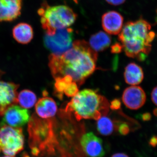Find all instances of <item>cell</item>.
<instances>
[{
	"label": "cell",
	"instance_id": "6da1fadb",
	"mask_svg": "<svg viewBox=\"0 0 157 157\" xmlns=\"http://www.w3.org/2000/svg\"><path fill=\"white\" fill-rule=\"evenodd\" d=\"M98 55L84 40H76L61 55L49 57L51 72L55 78L69 75L80 86L96 69Z\"/></svg>",
	"mask_w": 157,
	"mask_h": 157
},
{
	"label": "cell",
	"instance_id": "7a4b0ae2",
	"mask_svg": "<svg viewBox=\"0 0 157 157\" xmlns=\"http://www.w3.org/2000/svg\"><path fill=\"white\" fill-rule=\"evenodd\" d=\"M151 25L140 18L125 24L119 35V40L127 56L143 61L150 52L155 37Z\"/></svg>",
	"mask_w": 157,
	"mask_h": 157
},
{
	"label": "cell",
	"instance_id": "3957f363",
	"mask_svg": "<svg viewBox=\"0 0 157 157\" xmlns=\"http://www.w3.org/2000/svg\"><path fill=\"white\" fill-rule=\"evenodd\" d=\"M109 102L97 91L84 89L78 92L66 106L65 111L73 114L77 121L98 120L109 111Z\"/></svg>",
	"mask_w": 157,
	"mask_h": 157
},
{
	"label": "cell",
	"instance_id": "277c9868",
	"mask_svg": "<svg viewBox=\"0 0 157 157\" xmlns=\"http://www.w3.org/2000/svg\"><path fill=\"white\" fill-rule=\"evenodd\" d=\"M54 123L50 119H42L36 114L29 121V144L34 156L42 157L54 152L56 138Z\"/></svg>",
	"mask_w": 157,
	"mask_h": 157
},
{
	"label": "cell",
	"instance_id": "5b68a950",
	"mask_svg": "<svg viewBox=\"0 0 157 157\" xmlns=\"http://www.w3.org/2000/svg\"><path fill=\"white\" fill-rule=\"evenodd\" d=\"M42 28L46 34L52 35L57 30L67 28L75 22L77 14L66 6H50L43 3L38 11Z\"/></svg>",
	"mask_w": 157,
	"mask_h": 157
},
{
	"label": "cell",
	"instance_id": "8992f818",
	"mask_svg": "<svg viewBox=\"0 0 157 157\" xmlns=\"http://www.w3.org/2000/svg\"><path fill=\"white\" fill-rule=\"evenodd\" d=\"M0 128V152L6 155H15L23 149L24 136L21 128L8 125Z\"/></svg>",
	"mask_w": 157,
	"mask_h": 157
},
{
	"label": "cell",
	"instance_id": "52a82bcc",
	"mask_svg": "<svg viewBox=\"0 0 157 157\" xmlns=\"http://www.w3.org/2000/svg\"><path fill=\"white\" fill-rule=\"evenodd\" d=\"M73 38V29L67 28L57 30L53 35L45 34L43 40L45 47L52 54L61 55L71 48Z\"/></svg>",
	"mask_w": 157,
	"mask_h": 157
},
{
	"label": "cell",
	"instance_id": "ba28073f",
	"mask_svg": "<svg viewBox=\"0 0 157 157\" xmlns=\"http://www.w3.org/2000/svg\"><path fill=\"white\" fill-rule=\"evenodd\" d=\"M30 117L29 110L15 104L8 108L5 113L0 126L8 125L21 128L28 122Z\"/></svg>",
	"mask_w": 157,
	"mask_h": 157
},
{
	"label": "cell",
	"instance_id": "9c48e42d",
	"mask_svg": "<svg viewBox=\"0 0 157 157\" xmlns=\"http://www.w3.org/2000/svg\"><path fill=\"white\" fill-rule=\"evenodd\" d=\"M19 87V84L14 82L0 81V116L9 107L17 104Z\"/></svg>",
	"mask_w": 157,
	"mask_h": 157
},
{
	"label": "cell",
	"instance_id": "30bf717a",
	"mask_svg": "<svg viewBox=\"0 0 157 157\" xmlns=\"http://www.w3.org/2000/svg\"><path fill=\"white\" fill-rule=\"evenodd\" d=\"M122 100L128 108L136 110L141 108L145 104L146 94L140 86H133L124 90L123 94Z\"/></svg>",
	"mask_w": 157,
	"mask_h": 157
},
{
	"label": "cell",
	"instance_id": "8fae6325",
	"mask_svg": "<svg viewBox=\"0 0 157 157\" xmlns=\"http://www.w3.org/2000/svg\"><path fill=\"white\" fill-rule=\"evenodd\" d=\"M80 143L83 151L90 157H103L105 155L103 142L93 132H89L82 137Z\"/></svg>",
	"mask_w": 157,
	"mask_h": 157
},
{
	"label": "cell",
	"instance_id": "7c38bea8",
	"mask_svg": "<svg viewBox=\"0 0 157 157\" xmlns=\"http://www.w3.org/2000/svg\"><path fill=\"white\" fill-rule=\"evenodd\" d=\"M22 0H0V22H11L21 14Z\"/></svg>",
	"mask_w": 157,
	"mask_h": 157
},
{
	"label": "cell",
	"instance_id": "4fadbf2b",
	"mask_svg": "<svg viewBox=\"0 0 157 157\" xmlns=\"http://www.w3.org/2000/svg\"><path fill=\"white\" fill-rule=\"evenodd\" d=\"M124 18L117 11H107L102 17V25L107 33L116 35L120 33L123 29Z\"/></svg>",
	"mask_w": 157,
	"mask_h": 157
},
{
	"label": "cell",
	"instance_id": "5bb4252c",
	"mask_svg": "<svg viewBox=\"0 0 157 157\" xmlns=\"http://www.w3.org/2000/svg\"><path fill=\"white\" fill-rule=\"evenodd\" d=\"M35 109L39 117L42 119H49L56 114L57 107L53 99L45 97L39 99L36 104Z\"/></svg>",
	"mask_w": 157,
	"mask_h": 157
},
{
	"label": "cell",
	"instance_id": "9a60e30c",
	"mask_svg": "<svg viewBox=\"0 0 157 157\" xmlns=\"http://www.w3.org/2000/svg\"><path fill=\"white\" fill-rule=\"evenodd\" d=\"M12 36L20 44H27L30 42L33 38V29L29 24L20 23L13 28Z\"/></svg>",
	"mask_w": 157,
	"mask_h": 157
},
{
	"label": "cell",
	"instance_id": "2e32d148",
	"mask_svg": "<svg viewBox=\"0 0 157 157\" xmlns=\"http://www.w3.org/2000/svg\"><path fill=\"white\" fill-rule=\"evenodd\" d=\"M144 77L142 68L135 63H130L126 67L124 77L128 84L133 86L140 84L143 81Z\"/></svg>",
	"mask_w": 157,
	"mask_h": 157
},
{
	"label": "cell",
	"instance_id": "e0dca14e",
	"mask_svg": "<svg viewBox=\"0 0 157 157\" xmlns=\"http://www.w3.org/2000/svg\"><path fill=\"white\" fill-rule=\"evenodd\" d=\"M111 39L109 35L102 31L98 32L91 36L89 45L95 51H103L109 47Z\"/></svg>",
	"mask_w": 157,
	"mask_h": 157
},
{
	"label": "cell",
	"instance_id": "ac0fdd59",
	"mask_svg": "<svg viewBox=\"0 0 157 157\" xmlns=\"http://www.w3.org/2000/svg\"><path fill=\"white\" fill-rule=\"evenodd\" d=\"M36 94L30 90H22L17 95V103L24 108H32L36 104Z\"/></svg>",
	"mask_w": 157,
	"mask_h": 157
},
{
	"label": "cell",
	"instance_id": "d6986e66",
	"mask_svg": "<svg viewBox=\"0 0 157 157\" xmlns=\"http://www.w3.org/2000/svg\"><path fill=\"white\" fill-rule=\"evenodd\" d=\"M97 129L101 135L108 136L111 135L113 132L114 124L110 118L104 116L98 120Z\"/></svg>",
	"mask_w": 157,
	"mask_h": 157
},
{
	"label": "cell",
	"instance_id": "ffe728a7",
	"mask_svg": "<svg viewBox=\"0 0 157 157\" xmlns=\"http://www.w3.org/2000/svg\"><path fill=\"white\" fill-rule=\"evenodd\" d=\"M55 80V93L56 94L57 97L62 98L66 88L73 81V78L69 75H67L63 77L56 78Z\"/></svg>",
	"mask_w": 157,
	"mask_h": 157
},
{
	"label": "cell",
	"instance_id": "44dd1931",
	"mask_svg": "<svg viewBox=\"0 0 157 157\" xmlns=\"http://www.w3.org/2000/svg\"><path fill=\"white\" fill-rule=\"evenodd\" d=\"M78 92V85L73 81L67 86L64 91V94L67 97H73Z\"/></svg>",
	"mask_w": 157,
	"mask_h": 157
},
{
	"label": "cell",
	"instance_id": "7402d4cb",
	"mask_svg": "<svg viewBox=\"0 0 157 157\" xmlns=\"http://www.w3.org/2000/svg\"><path fill=\"white\" fill-rule=\"evenodd\" d=\"M117 128L118 129L119 133L122 135H126L130 132L129 126L125 122L118 123Z\"/></svg>",
	"mask_w": 157,
	"mask_h": 157
},
{
	"label": "cell",
	"instance_id": "603a6c76",
	"mask_svg": "<svg viewBox=\"0 0 157 157\" xmlns=\"http://www.w3.org/2000/svg\"><path fill=\"white\" fill-rule=\"evenodd\" d=\"M121 102L120 100L118 99H115L113 100L111 102L109 107L113 110H117L121 108Z\"/></svg>",
	"mask_w": 157,
	"mask_h": 157
},
{
	"label": "cell",
	"instance_id": "cb8c5ba5",
	"mask_svg": "<svg viewBox=\"0 0 157 157\" xmlns=\"http://www.w3.org/2000/svg\"><path fill=\"white\" fill-rule=\"evenodd\" d=\"M123 49L122 45L119 43H116L111 46V52L113 53H119Z\"/></svg>",
	"mask_w": 157,
	"mask_h": 157
},
{
	"label": "cell",
	"instance_id": "d4e9b609",
	"mask_svg": "<svg viewBox=\"0 0 157 157\" xmlns=\"http://www.w3.org/2000/svg\"><path fill=\"white\" fill-rule=\"evenodd\" d=\"M152 101L157 106V86L153 89L151 93Z\"/></svg>",
	"mask_w": 157,
	"mask_h": 157
},
{
	"label": "cell",
	"instance_id": "484cf974",
	"mask_svg": "<svg viewBox=\"0 0 157 157\" xmlns=\"http://www.w3.org/2000/svg\"><path fill=\"white\" fill-rule=\"evenodd\" d=\"M126 0H106L107 3L113 6H119L123 4Z\"/></svg>",
	"mask_w": 157,
	"mask_h": 157
},
{
	"label": "cell",
	"instance_id": "4316f807",
	"mask_svg": "<svg viewBox=\"0 0 157 157\" xmlns=\"http://www.w3.org/2000/svg\"><path fill=\"white\" fill-rule=\"evenodd\" d=\"M150 144L153 147H155L157 145V136H153L151 138Z\"/></svg>",
	"mask_w": 157,
	"mask_h": 157
},
{
	"label": "cell",
	"instance_id": "83f0119b",
	"mask_svg": "<svg viewBox=\"0 0 157 157\" xmlns=\"http://www.w3.org/2000/svg\"><path fill=\"white\" fill-rule=\"evenodd\" d=\"M151 116L149 113H144L142 116V119L144 121H149L151 119Z\"/></svg>",
	"mask_w": 157,
	"mask_h": 157
},
{
	"label": "cell",
	"instance_id": "f1b7e54d",
	"mask_svg": "<svg viewBox=\"0 0 157 157\" xmlns=\"http://www.w3.org/2000/svg\"><path fill=\"white\" fill-rule=\"evenodd\" d=\"M111 157H129L124 153H117L113 155Z\"/></svg>",
	"mask_w": 157,
	"mask_h": 157
},
{
	"label": "cell",
	"instance_id": "f546056e",
	"mask_svg": "<svg viewBox=\"0 0 157 157\" xmlns=\"http://www.w3.org/2000/svg\"><path fill=\"white\" fill-rule=\"evenodd\" d=\"M5 74V72L4 71H2V70H0V78H2L3 75Z\"/></svg>",
	"mask_w": 157,
	"mask_h": 157
},
{
	"label": "cell",
	"instance_id": "4dcf8cb0",
	"mask_svg": "<svg viewBox=\"0 0 157 157\" xmlns=\"http://www.w3.org/2000/svg\"><path fill=\"white\" fill-rule=\"evenodd\" d=\"M22 157H30L26 153H24L22 155Z\"/></svg>",
	"mask_w": 157,
	"mask_h": 157
},
{
	"label": "cell",
	"instance_id": "1f68e13d",
	"mask_svg": "<svg viewBox=\"0 0 157 157\" xmlns=\"http://www.w3.org/2000/svg\"><path fill=\"white\" fill-rule=\"evenodd\" d=\"M153 113L154 115L157 117V108H155V109H154Z\"/></svg>",
	"mask_w": 157,
	"mask_h": 157
},
{
	"label": "cell",
	"instance_id": "d6a6232c",
	"mask_svg": "<svg viewBox=\"0 0 157 157\" xmlns=\"http://www.w3.org/2000/svg\"><path fill=\"white\" fill-rule=\"evenodd\" d=\"M73 2H75L76 3H78V0H73Z\"/></svg>",
	"mask_w": 157,
	"mask_h": 157
},
{
	"label": "cell",
	"instance_id": "836d02e7",
	"mask_svg": "<svg viewBox=\"0 0 157 157\" xmlns=\"http://www.w3.org/2000/svg\"><path fill=\"white\" fill-rule=\"evenodd\" d=\"M2 157H13V156H11L6 155V156H4Z\"/></svg>",
	"mask_w": 157,
	"mask_h": 157
},
{
	"label": "cell",
	"instance_id": "e575fe53",
	"mask_svg": "<svg viewBox=\"0 0 157 157\" xmlns=\"http://www.w3.org/2000/svg\"><path fill=\"white\" fill-rule=\"evenodd\" d=\"M156 21H157V20H156Z\"/></svg>",
	"mask_w": 157,
	"mask_h": 157
}]
</instances>
